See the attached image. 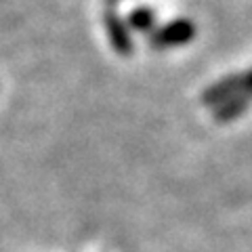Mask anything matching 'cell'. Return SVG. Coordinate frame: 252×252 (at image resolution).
<instances>
[{
	"mask_svg": "<svg viewBox=\"0 0 252 252\" xmlns=\"http://www.w3.org/2000/svg\"><path fill=\"white\" fill-rule=\"evenodd\" d=\"M195 38V23L189 19H175L162 28H156L147 38L149 49L154 51H166L175 46L189 44Z\"/></svg>",
	"mask_w": 252,
	"mask_h": 252,
	"instance_id": "cell-1",
	"label": "cell"
},
{
	"mask_svg": "<svg viewBox=\"0 0 252 252\" xmlns=\"http://www.w3.org/2000/svg\"><path fill=\"white\" fill-rule=\"evenodd\" d=\"M103 21H105V32H107L112 49L120 55V57H130L132 51H135V44H132L130 30H128V26H126V21H122L120 15L114 13L112 9L105 13Z\"/></svg>",
	"mask_w": 252,
	"mask_h": 252,
	"instance_id": "cell-2",
	"label": "cell"
},
{
	"mask_svg": "<svg viewBox=\"0 0 252 252\" xmlns=\"http://www.w3.org/2000/svg\"><path fill=\"white\" fill-rule=\"evenodd\" d=\"M240 93H242V76H227L202 93V103L208 107H219Z\"/></svg>",
	"mask_w": 252,
	"mask_h": 252,
	"instance_id": "cell-3",
	"label": "cell"
},
{
	"mask_svg": "<svg viewBox=\"0 0 252 252\" xmlns=\"http://www.w3.org/2000/svg\"><path fill=\"white\" fill-rule=\"evenodd\" d=\"M246 107H248V94H235L233 99L229 101H225L223 105H219L215 107V120L220 122V124H225V122H231L235 120V118H240L244 112H246Z\"/></svg>",
	"mask_w": 252,
	"mask_h": 252,
	"instance_id": "cell-4",
	"label": "cell"
},
{
	"mask_svg": "<svg viewBox=\"0 0 252 252\" xmlns=\"http://www.w3.org/2000/svg\"><path fill=\"white\" fill-rule=\"evenodd\" d=\"M126 26H128V30H135V32H139V34L149 36L156 30V11L147 9V6H139V9L128 13Z\"/></svg>",
	"mask_w": 252,
	"mask_h": 252,
	"instance_id": "cell-5",
	"label": "cell"
},
{
	"mask_svg": "<svg viewBox=\"0 0 252 252\" xmlns=\"http://www.w3.org/2000/svg\"><path fill=\"white\" fill-rule=\"evenodd\" d=\"M242 93L244 94H252V72H248L246 76H242Z\"/></svg>",
	"mask_w": 252,
	"mask_h": 252,
	"instance_id": "cell-6",
	"label": "cell"
}]
</instances>
